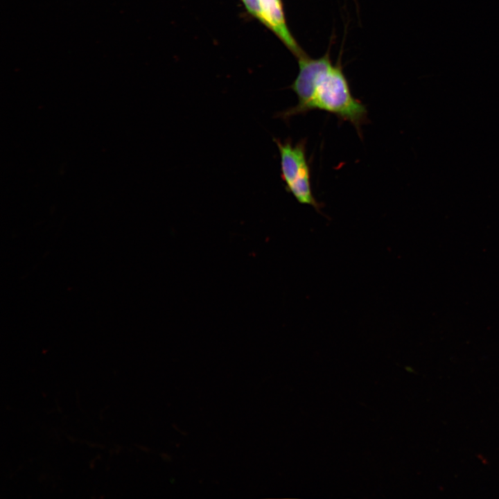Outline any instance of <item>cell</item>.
<instances>
[{
    "label": "cell",
    "instance_id": "1",
    "mask_svg": "<svg viewBox=\"0 0 499 499\" xmlns=\"http://www.w3.org/2000/svg\"><path fill=\"white\" fill-rule=\"evenodd\" d=\"M298 59L299 72L290 88L298 103L279 112L278 117L291 116L319 110L352 123L359 132L367 119V108L355 98L340 62L333 64L329 51L319 58L305 54Z\"/></svg>",
    "mask_w": 499,
    "mask_h": 499
},
{
    "label": "cell",
    "instance_id": "2",
    "mask_svg": "<svg viewBox=\"0 0 499 499\" xmlns=\"http://www.w3.org/2000/svg\"><path fill=\"white\" fill-rule=\"evenodd\" d=\"M274 141L279 149L281 178L287 191L299 203L310 205L319 211L321 204L317 202L312 191L304 141L295 145L289 139L283 142L275 138Z\"/></svg>",
    "mask_w": 499,
    "mask_h": 499
},
{
    "label": "cell",
    "instance_id": "3",
    "mask_svg": "<svg viewBox=\"0 0 499 499\" xmlns=\"http://www.w3.org/2000/svg\"><path fill=\"white\" fill-rule=\"evenodd\" d=\"M242 1L248 12L269 28L297 58L306 54L287 26L281 0Z\"/></svg>",
    "mask_w": 499,
    "mask_h": 499
}]
</instances>
